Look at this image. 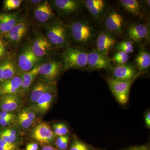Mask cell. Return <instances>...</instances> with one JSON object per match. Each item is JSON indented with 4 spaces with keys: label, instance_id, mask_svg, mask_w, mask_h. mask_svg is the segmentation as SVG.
I'll return each instance as SVG.
<instances>
[{
    "label": "cell",
    "instance_id": "6da1fadb",
    "mask_svg": "<svg viewBox=\"0 0 150 150\" xmlns=\"http://www.w3.org/2000/svg\"><path fill=\"white\" fill-rule=\"evenodd\" d=\"M43 29L45 36L54 49H65L71 46V39L67 25L60 20L55 19L43 25Z\"/></svg>",
    "mask_w": 150,
    "mask_h": 150
},
{
    "label": "cell",
    "instance_id": "7a4b0ae2",
    "mask_svg": "<svg viewBox=\"0 0 150 150\" xmlns=\"http://www.w3.org/2000/svg\"><path fill=\"white\" fill-rule=\"evenodd\" d=\"M67 25L71 39L80 46H88L96 35L93 25L85 20H74Z\"/></svg>",
    "mask_w": 150,
    "mask_h": 150
},
{
    "label": "cell",
    "instance_id": "3957f363",
    "mask_svg": "<svg viewBox=\"0 0 150 150\" xmlns=\"http://www.w3.org/2000/svg\"><path fill=\"white\" fill-rule=\"evenodd\" d=\"M87 54L80 47L70 46L65 48L61 55L63 71L86 69Z\"/></svg>",
    "mask_w": 150,
    "mask_h": 150
},
{
    "label": "cell",
    "instance_id": "277c9868",
    "mask_svg": "<svg viewBox=\"0 0 150 150\" xmlns=\"http://www.w3.org/2000/svg\"><path fill=\"white\" fill-rule=\"evenodd\" d=\"M63 71L61 61L47 60L38 66V76L39 79L48 83L56 82V80Z\"/></svg>",
    "mask_w": 150,
    "mask_h": 150
},
{
    "label": "cell",
    "instance_id": "5b68a950",
    "mask_svg": "<svg viewBox=\"0 0 150 150\" xmlns=\"http://www.w3.org/2000/svg\"><path fill=\"white\" fill-rule=\"evenodd\" d=\"M43 61L35 56L30 44H28L23 47L19 53L16 67L19 73L25 72L34 69Z\"/></svg>",
    "mask_w": 150,
    "mask_h": 150
},
{
    "label": "cell",
    "instance_id": "8992f818",
    "mask_svg": "<svg viewBox=\"0 0 150 150\" xmlns=\"http://www.w3.org/2000/svg\"><path fill=\"white\" fill-rule=\"evenodd\" d=\"M134 81H122L111 78L107 79L109 88L119 103L126 104L129 100V93L131 86Z\"/></svg>",
    "mask_w": 150,
    "mask_h": 150
},
{
    "label": "cell",
    "instance_id": "52a82bcc",
    "mask_svg": "<svg viewBox=\"0 0 150 150\" xmlns=\"http://www.w3.org/2000/svg\"><path fill=\"white\" fill-rule=\"evenodd\" d=\"M50 3L53 9L62 16L78 13L84 6L83 1L78 0H54Z\"/></svg>",
    "mask_w": 150,
    "mask_h": 150
},
{
    "label": "cell",
    "instance_id": "ba28073f",
    "mask_svg": "<svg viewBox=\"0 0 150 150\" xmlns=\"http://www.w3.org/2000/svg\"><path fill=\"white\" fill-rule=\"evenodd\" d=\"M124 18L121 13L114 9L108 10L102 22L105 31L112 34H119L123 32Z\"/></svg>",
    "mask_w": 150,
    "mask_h": 150
},
{
    "label": "cell",
    "instance_id": "9c48e42d",
    "mask_svg": "<svg viewBox=\"0 0 150 150\" xmlns=\"http://www.w3.org/2000/svg\"><path fill=\"white\" fill-rule=\"evenodd\" d=\"M109 71L111 78L122 81H135L141 74L136 66L127 63L111 67Z\"/></svg>",
    "mask_w": 150,
    "mask_h": 150
},
{
    "label": "cell",
    "instance_id": "30bf717a",
    "mask_svg": "<svg viewBox=\"0 0 150 150\" xmlns=\"http://www.w3.org/2000/svg\"><path fill=\"white\" fill-rule=\"evenodd\" d=\"M111 60L108 56L93 49L88 52L86 69L90 71L101 69L109 70L111 68Z\"/></svg>",
    "mask_w": 150,
    "mask_h": 150
},
{
    "label": "cell",
    "instance_id": "8fae6325",
    "mask_svg": "<svg viewBox=\"0 0 150 150\" xmlns=\"http://www.w3.org/2000/svg\"><path fill=\"white\" fill-rule=\"evenodd\" d=\"M150 33L149 25L145 23L131 24L127 30L129 40L137 44H141L149 40Z\"/></svg>",
    "mask_w": 150,
    "mask_h": 150
},
{
    "label": "cell",
    "instance_id": "7c38bea8",
    "mask_svg": "<svg viewBox=\"0 0 150 150\" xmlns=\"http://www.w3.org/2000/svg\"><path fill=\"white\" fill-rule=\"evenodd\" d=\"M56 136L48 123H41L38 124L32 133L33 139L40 144L49 145L54 142Z\"/></svg>",
    "mask_w": 150,
    "mask_h": 150
},
{
    "label": "cell",
    "instance_id": "4fadbf2b",
    "mask_svg": "<svg viewBox=\"0 0 150 150\" xmlns=\"http://www.w3.org/2000/svg\"><path fill=\"white\" fill-rule=\"evenodd\" d=\"M84 5L95 20L102 22L108 8V4L104 0H86Z\"/></svg>",
    "mask_w": 150,
    "mask_h": 150
},
{
    "label": "cell",
    "instance_id": "5bb4252c",
    "mask_svg": "<svg viewBox=\"0 0 150 150\" xmlns=\"http://www.w3.org/2000/svg\"><path fill=\"white\" fill-rule=\"evenodd\" d=\"M30 46L33 54L42 61L44 57L51 54L54 49L47 38L43 34L37 35Z\"/></svg>",
    "mask_w": 150,
    "mask_h": 150
},
{
    "label": "cell",
    "instance_id": "9a60e30c",
    "mask_svg": "<svg viewBox=\"0 0 150 150\" xmlns=\"http://www.w3.org/2000/svg\"><path fill=\"white\" fill-rule=\"evenodd\" d=\"M57 86L43 94L35 104L30 107L36 113L44 115L49 111L57 95Z\"/></svg>",
    "mask_w": 150,
    "mask_h": 150
},
{
    "label": "cell",
    "instance_id": "2e32d148",
    "mask_svg": "<svg viewBox=\"0 0 150 150\" xmlns=\"http://www.w3.org/2000/svg\"><path fill=\"white\" fill-rule=\"evenodd\" d=\"M33 16L39 23L43 25L55 19V14L50 3L43 1L34 8Z\"/></svg>",
    "mask_w": 150,
    "mask_h": 150
},
{
    "label": "cell",
    "instance_id": "e0dca14e",
    "mask_svg": "<svg viewBox=\"0 0 150 150\" xmlns=\"http://www.w3.org/2000/svg\"><path fill=\"white\" fill-rule=\"evenodd\" d=\"M57 86L56 82L48 83L39 79L33 82L30 88L29 103L31 106L36 103L40 97L48 91Z\"/></svg>",
    "mask_w": 150,
    "mask_h": 150
},
{
    "label": "cell",
    "instance_id": "ac0fdd59",
    "mask_svg": "<svg viewBox=\"0 0 150 150\" xmlns=\"http://www.w3.org/2000/svg\"><path fill=\"white\" fill-rule=\"evenodd\" d=\"M28 28L27 22L24 18L20 17L13 27L5 35L10 43L16 45L24 37L27 33Z\"/></svg>",
    "mask_w": 150,
    "mask_h": 150
},
{
    "label": "cell",
    "instance_id": "d6986e66",
    "mask_svg": "<svg viewBox=\"0 0 150 150\" xmlns=\"http://www.w3.org/2000/svg\"><path fill=\"white\" fill-rule=\"evenodd\" d=\"M116 41L112 33L105 30L100 31L97 37L96 49L102 54L108 56L109 51L115 46Z\"/></svg>",
    "mask_w": 150,
    "mask_h": 150
},
{
    "label": "cell",
    "instance_id": "ffe728a7",
    "mask_svg": "<svg viewBox=\"0 0 150 150\" xmlns=\"http://www.w3.org/2000/svg\"><path fill=\"white\" fill-rule=\"evenodd\" d=\"M23 105L22 96L19 94L3 95L0 98V109L12 112L18 110Z\"/></svg>",
    "mask_w": 150,
    "mask_h": 150
},
{
    "label": "cell",
    "instance_id": "44dd1931",
    "mask_svg": "<svg viewBox=\"0 0 150 150\" xmlns=\"http://www.w3.org/2000/svg\"><path fill=\"white\" fill-rule=\"evenodd\" d=\"M22 79L18 75L1 82L0 85V94H18L22 83Z\"/></svg>",
    "mask_w": 150,
    "mask_h": 150
},
{
    "label": "cell",
    "instance_id": "7402d4cb",
    "mask_svg": "<svg viewBox=\"0 0 150 150\" xmlns=\"http://www.w3.org/2000/svg\"><path fill=\"white\" fill-rule=\"evenodd\" d=\"M38 65L28 71L19 73L18 75L23 81L19 94L21 96L25 94L30 88L35 79L38 76Z\"/></svg>",
    "mask_w": 150,
    "mask_h": 150
},
{
    "label": "cell",
    "instance_id": "603a6c76",
    "mask_svg": "<svg viewBox=\"0 0 150 150\" xmlns=\"http://www.w3.org/2000/svg\"><path fill=\"white\" fill-rule=\"evenodd\" d=\"M20 18L18 12L0 14V33L4 35L7 33Z\"/></svg>",
    "mask_w": 150,
    "mask_h": 150
},
{
    "label": "cell",
    "instance_id": "cb8c5ba5",
    "mask_svg": "<svg viewBox=\"0 0 150 150\" xmlns=\"http://www.w3.org/2000/svg\"><path fill=\"white\" fill-rule=\"evenodd\" d=\"M135 62L136 67L140 73L147 72L150 67L149 52L143 47H141L136 56Z\"/></svg>",
    "mask_w": 150,
    "mask_h": 150
},
{
    "label": "cell",
    "instance_id": "d4e9b609",
    "mask_svg": "<svg viewBox=\"0 0 150 150\" xmlns=\"http://www.w3.org/2000/svg\"><path fill=\"white\" fill-rule=\"evenodd\" d=\"M20 135L18 129L14 128L4 129L0 131V139L9 144L16 145L19 141Z\"/></svg>",
    "mask_w": 150,
    "mask_h": 150
},
{
    "label": "cell",
    "instance_id": "484cf974",
    "mask_svg": "<svg viewBox=\"0 0 150 150\" xmlns=\"http://www.w3.org/2000/svg\"><path fill=\"white\" fill-rule=\"evenodd\" d=\"M121 7L126 11L135 16H139L141 13V7L137 0H120L118 1Z\"/></svg>",
    "mask_w": 150,
    "mask_h": 150
},
{
    "label": "cell",
    "instance_id": "4316f807",
    "mask_svg": "<svg viewBox=\"0 0 150 150\" xmlns=\"http://www.w3.org/2000/svg\"><path fill=\"white\" fill-rule=\"evenodd\" d=\"M17 71V68L14 63L11 61L5 62L4 66L2 82L8 80L15 76Z\"/></svg>",
    "mask_w": 150,
    "mask_h": 150
},
{
    "label": "cell",
    "instance_id": "83f0119b",
    "mask_svg": "<svg viewBox=\"0 0 150 150\" xmlns=\"http://www.w3.org/2000/svg\"><path fill=\"white\" fill-rule=\"evenodd\" d=\"M115 48L118 51H122L129 54L133 53L134 51L133 43L129 40H123L117 43Z\"/></svg>",
    "mask_w": 150,
    "mask_h": 150
},
{
    "label": "cell",
    "instance_id": "f1b7e54d",
    "mask_svg": "<svg viewBox=\"0 0 150 150\" xmlns=\"http://www.w3.org/2000/svg\"><path fill=\"white\" fill-rule=\"evenodd\" d=\"M68 150H93V149L90 145L75 138Z\"/></svg>",
    "mask_w": 150,
    "mask_h": 150
},
{
    "label": "cell",
    "instance_id": "f546056e",
    "mask_svg": "<svg viewBox=\"0 0 150 150\" xmlns=\"http://www.w3.org/2000/svg\"><path fill=\"white\" fill-rule=\"evenodd\" d=\"M129 59L130 56L129 54H126L122 51H118L114 54L112 59L110 60L116 65H120L127 63Z\"/></svg>",
    "mask_w": 150,
    "mask_h": 150
},
{
    "label": "cell",
    "instance_id": "4dcf8cb0",
    "mask_svg": "<svg viewBox=\"0 0 150 150\" xmlns=\"http://www.w3.org/2000/svg\"><path fill=\"white\" fill-rule=\"evenodd\" d=\"M52 129L55 135L58 137L67 135L69 132L67 125L63 123H54L52 126Z\"/></svg>",
    "mask_w": 150,
    "mask_h": 150
},
{
    "label": "cell",
    "instance_id": "1f68e13d",
    "mask_svg": "<svg viewBox=\"0 0 150 150\" xmlns=\"http://www.w3.org/2000/svg\"><path fill=\"white\" fill-rule=\"evenodd\" d=\"M69 140L70 137L68 134L58 137L55 141V145L59 150H67Z\"/></svg>",
    "mask_w": 150,
    "mask_h": 150
},
{
    "label": "cell",
    "instance_id": "d6a6232c",
    "mask_svg": "<svg viewBox=\"0 0 150 150\" xmlns=\"http://www.w3.org/2000/svg\"><path fill=\"white\" fill-rule=\"evenodd\" d=\"M23 1L22 0H6L4 1V9L6 11L18 9L20 7Z\"/></svg>",
    "mask_w": 150,
    "mask_h": 150
},
{
    "label": "cell",
    "instance_id": "836d02e7",
    "mask_svg": "<svg viewBox=\"0 0 150 150\" xmlns=\"http://www.w3.org/2000/svg\"><path fill=\"white\" fill-rule=\"evenodd\" d=\"M16 119L19 126L22 129H28L32 126L34 122V121L26 118L20 113H18V115Z\"/></svg>",
    "mask_w": 150,
    "mask_h": 150
},
{
    "label": "cell",
    "instance_id": "e575fe53",
    "mask_svg": "<svg viewBox=\"0 0 150 150\" xmlns=\"http://www.w3.org/2000/svg\"><path fill=\"white\" fill-rule=\"evenodd\" d=\"M20 114L25 117L35 121L36 119V113L30 108H26L22 109Z\"/></svg>",
    "mask_w": 150,
    "mask_h": 150
},
{
    "label": "cell",
    "instance_id": "d590c367",
    "mask_svg": "<svg viewBox=\"0 0 150 150\" xmlns=\"http://www.w3.org/2000/svg\"><path fill=\"white\" fill-rule=\"evenodd\" d=\"M15 118H4L0 117V125L3 127L9 126L14 121Z\"/></svg>",
    "mask_w": 150,
    "mask_h": 150
},
{
    "label": "cell",
    "instance_id": "8d00e7d4",
    "mask_svg": "<svg viewBox=\"0 0 150 150\" xmlns=\"http://www.w3.org/2000/svg\"><path fill=\"white\" fill-rule=\"evenodd\" d=\"M0 117L4 118H15L16 115L13 112L1 110L0 112Z\"/></svg>",
    "mask_w": 150,
    "mask_h": 150
},
{
    "label": "cell",
    "instance_id": "74e56055",
    "mask_svg": "<svg viewBox=\"0 0 150 150\" xmlns=\"http://www.w3.org/2000/svg\"><path fill=\"white\" fill-rule=\"evenodd\" d=\"M6 46L3 40L0 38V59H2L6 53Z\"/></svg>",
    "mask_w": 150,
    "mask_h": 150
},
{
    "label": "cell",
    "instance_id": "f35d334b",
    "mask_svg": "<svg viewBox=\"0 0 150 150\" xmlns=\"http://www.w3.org/2000/svg\"><path fill=\"white\" fill-rule=\"evenodd\" d=\"M0 147L16 148V145L9 144L0 139Z\"/></svg>",
    "mask_w": 150,
    "mask_h": 150
},
{
    "label": "cell",
    "instance_id": "ab89813d",
    "mask_svg": "<svg viewBox=\"0 0 150 150\" xmlns=\"http://www.w3.org/2000/svg\"><path fill=\"white\" fill-rule=\"evenodd\" d=\"M145 124L146 127L148 129L150 128V112L148 111L146 113L144 116Z\"/></svg>",
    "mask_w": 150,
    "mask_h": 150
},
{
    "label": "cell",
    "instance_id": "60d3db41",
    "mask_svg": "<svg viewBox=\"0 0 150 150\" xmlns=\"http://www.w3.org/2000/svg\"><path fill=\"white\" fill-rule=\"evenodd\" d=\"M38 145L36 143H30L26 146V150H38Z\"/></svg>",
    "mask_w": 150,
    "mask_h": 150
},
{
    "label": "cell",
    "instance_id": "b9f144b4",
    "mask_svg": "<svg viewBox=\"0 0 150 150\" xmlns=\"http://www.w3.org/2000/svg\"><path fill=\"white\" fill-rule=\"evenodd\" d=\"M5 62H3L0 64V82H2L3 80V75H4V69Z\"/></svg>",
    "mask_w": 150,
    "mask_h": 150
},
{
    "label": "cell",
    "instance_id": "7bdbcfd3",
    "mask_svg": "<svg viewBox=\"0 0 150 150\" xmlns=\"http://www.w3.org/2000/svg\"><path fill=\"white\" fill-rule=\"evenodd\" d=\"M128 150H149V149L147 147L143 146L131 148V149Z\"/></svg>",
    "mask_w": 150,
    "mask_h": 150
},
{
    "label": "cell",
    "instance_id": "ee69618b",
    "mask_svg": "<svg viewBox=\"0 0 150 150\" xmlns=\"http://www.w3.org/2000/svg\"><path fill=\"white\" fill-rule=\"evenodd\" d=\"M41 150H58L56 148H54L52 146H49V145H46L44 146L42 148Z\"/></svg>",
    "mask_w": 150,
    "mask_h": 150
},
{
    "label": "cell",
    "instance_id": "f6af8a7d",
    "mask_svg": "<svg viewBox=\"0 0 150 150\" xmlns=\"http://www.w3.org/2000/svg\"><path fill=\"white\" fill-rule=\"evenodd\" d=\"M16 148L0 147V150H16Z\"/></svg>",
    "mask_w": 150,
    "mask_h": 150
},
{
    "label": "cell",
    "instance_id": "bcb514c9",
    "mask_svg": "<svg viewBox=\"0 0 150 150\" xmlns=\"http://www.w3.org/2000/svg\"></svg>",
    "mask_w": 150,
    "mask_h": 150
}]
</instances>
